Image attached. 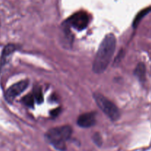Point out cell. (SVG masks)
Here are the masks:
<instances>
[{
	"label": "cell",
	"mask_w": 151,
	"mask_h": 151,
	"mask_svg": "<svg viewBox=\"0 0 151 151\" xmlns=\"http://www.w3.org/2000/svg\"><path fill=\"white\" fill-rule=\"evenodd\" d=\"M116 49V38L114 34H108L102 41L93 63V71L100 74L110 64Z\"/></svg>",
	"instance_id": "1"
},
{
	"label": "cell",
	"mask_w": 151,
	"mask_h": 151,
	"mask_svg": "<svg viewBox=\"0 0 151 151\" xmlns=\"http://www.w3.org/2000/svg\"><path fill=\"white\" fill-rule=\"evenodd\" d=\"M72 128L68 125L57 127L50 129L46 134L47 142L57 150H66V142L72 135Z\"/></svg>",
	"instance_id": "2"
},
{
	"label": "cell",
	"mask_w": 151,
	"mask_h": 151,
	"mask_svg": "<svg viewBox=\"0 0 151 151\" xmlns=\"http://www.w3.org/2000/svg\"><path fill=\"white\" fill-rule=\"evenodd\" d=\"M94 98L98 107L107 115L108 117L113 121L119 119L120 114L119 109L111 101L101 94H94Z\"/></svg>",
	"instance_id": "3"
},
{
	"label": "cell",
	"mask_w": 151,
	"mask_h": 151,
	"mask_svg": "<svg viewBox=\"0 0 151 151\" xmlns=\"http://www.w3.org/2000/svg\"><path fill=\"white\" fill-rule=\"evenodd\" d=\"M88 16L85 12H78L72 15L67 21V23L71 27L78 30L84 29L88 24Z\"/></svg>",
	"instance_id": "4"
},
{
	"label": "cell",
	"mask_w": 151,
	"mask_h": 151,
	"mask_svg": "<svg viewBox=\"0 0 151 151\" xmlns=\"http://www.w3.org/2000/svg\"><path fill=\"white\" fill-rule=\"evenodd\" d=\"M28 86V81H23L17 83L13 84V86L10 87L6 91L4 94L5 100L8 103H12L14 100V99L19 95H20L23 91L26 90Z\"/></svg>",
	"instance_id": "5"
},
{
	"label": "cell",
	"mask_w": 151,
	"mask_h": 151,
	"mask_svg": "<svg viewBox=\"0 0 151 151\" xmlns=\"http://www.w3.org/2000/svg\"><path fill=\"white\" fill-rule=\"evenodd\" d=\"M78 125L81 128H90L95 124V115L93 113H86L81 115L78 119Z\"/></svg>",
	"instance_id": "6"
},
{
	"label": "cell",
	"mask_w": 151,
	"mask_h": 151,
	"mask_svg": "<svg viewBox=\"0 0 151 151\" xmlns=\"http://www.w3.org/2000/svg\"><path fill=\"white\" fill-rule=\"evenodd\" d=\"M15 50H16V46L13 44H7L4 47L1 56V61H0L1 66H4L7 63L10 56L14 52Z\"/></svg>",
	"instance_id": "7"
},
{
	"label": "cell",
	"mask_w": 151,
	"mask_h": 151,
	"mask_svg": "<svg viewBox=\"0 0 151 151\" xmlns=\"http://www.w3.org/2000/svg\"><path fill=\"white\" fill-rule=\"evenodd\" d=\"M134 74L141 82H144L146 78V67L144 63H139L134 71Z\"/></svg>",
	"instance_id": "8"
},
{
	"label": "cell",
	"mask_w": 151,
	"mask_h": 151,
	"mask_svg": "<svg viewBox=\"0 0 151 151\" xmlns=\"http://www.w3.org/2000/svg\"><path fill=\"white\" fill-rule=\"evenodd\" d=\"M35 101V97L32 94H27V95L24 96L22 99V102H23L24 104L29 108L33 107Z\"/></svg>",
	"instance_id": "9"
},
{
	"label": "cell",
	"mask_w": 151,
	"mask_h": 151,
	"mask_svg": "<svg viewBox=\"0 0 151 151\" xmlns=\"http://www.w3.org/2000/svg\"><path fill=\"white\" fill-rule=\"evenodd\" d=\"M34 97H35V100L37 103L41 104L44 101V97H43L42 91H41V88L38 87L34 89Z\"/></svg>",
	"instance_id": "10"
},
{
	"label": "cell",
	"mask_w": 151,
	"mask_h": 151,
	"mask_svg": "<svg viewBox=\"0 0 151 151\" xmlns=\"http://www.w3.org/2000/svg\"><path fill=\"white\" fill-rule=\"evenodd\" d=\"M93 140L95 142V144L97 145V146H101L102 145V139H101V136L99 134H95L94 136H93Z\"/></svg>",
	"instance_id": "11"
},
{
	"label": "cell",
	"mask_w": 151,
	"mask_h": 151,
	"mask_svg": "<svg viewBox=\"0 0 151 151\" xmlns=\"http://www.w3.org/2000/svg\"><path fill=\"white\" fill-rule=\"evenodd\" d=\"M51 114H52V116H57V115L59 114V109H55V110L52 111Z\"/></svg>",
	"instance_id": "12"
}]
</instances>
